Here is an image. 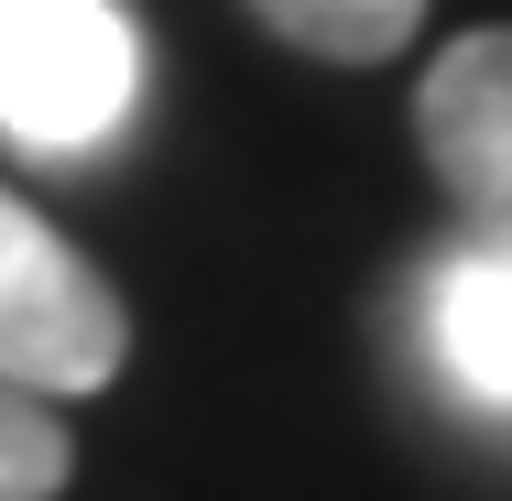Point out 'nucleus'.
<instances>
[{
  "instance_id": "6",
  "label": "nucleus",
  "mask_w": 512,
  "mask_h": 501,
  "mask_svg": "<svg viewBox=\"0 0 512 501\" xmlns=\"http://www.w3.org/2000/svg\"><path fill=\"white\" fill-rule=\"evenodd\" d=\"M66 469H77V447H66L55 403H33V393L0 382V501H55Z\"/></svg>"
},
{
  "instance_id": "2",
  "label": "nucleus",
  "mask_w": 512,
  "mask_h": 501,
  "mask_svg": "<svg viewBox=\"0 0 512 501\" xmlns=\"http://www.w3.org/2000/svg\"><path fill=\"white\" fill-rule=\"evenodd\" d=\"M131 349V316L109 295V273L55 240L22 197H0V382L33 403L55 393H99Z\"/></svg>"
},
{
  "instance_id": "3",
  "label": "nucleus",
  "mask_w": 512,
  "mask_h": 501,
  "mask_svg": "<svg viewBox=\"0 0 512 501\" xmlns=\"http://www.w3.org/2000/svg\"><path fill=\"white\" fill-rule=\"evenodd\" d=\"M414 142H425L436 186L469 207V229L512 251V22L458 33V44L425 66V88H414Z\"/></svg>"
},
{
  "instance_id": "1",
  "label": "nucleus",
  "mask_w": 512,
  "mask_h": 501,
  "mask_svg": "<svg viewBox=\"0 0 512 501\" xmlns=\"http://www.w3.org/2000/svg\"><path fill=\"white\" fill-rule=\"evenodd\" d=\"M142 88L120 0H0V131L33 153H88Z\"/></svg>"
},
{
  "instance_id": "5",
  "label": "nucleus",
  "mask_w": 512,
  "mask_h": 501,
  "mask_svg": "<svg viewBox=\"0 0 512 501\" xmlns=\"http://www.w3.org/2000/svg\"><path fill=\"white\" fill-rule=\"evenodd\" d=\"M251 22H273L295 55H327V66H382L414 44L425 0H251Z\"/></svg>"
},
{
  "instance_id": "4",
  "label": "nucleus",
  "mask_w": 512,
  "mask_h": 501,
  "mask_svg": "<svg viewBox=\"0 0 512 501\" xmlns=\"http://www.w3.org/2000/svg\"><path fill=\"white\" fill-rule=\"evenodd\" d=\"M425 327H436L447 382H458L469 403H502L512 414V251L502 240H469L458 262H436Z\"/></svg>"
}]
</instances>
